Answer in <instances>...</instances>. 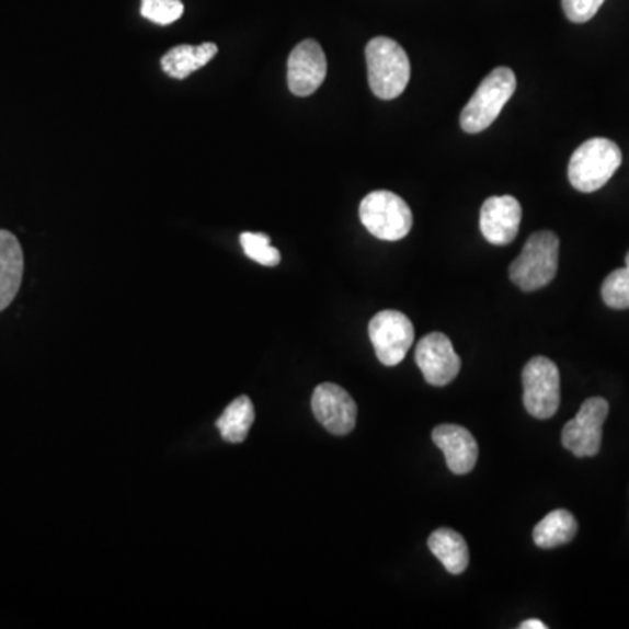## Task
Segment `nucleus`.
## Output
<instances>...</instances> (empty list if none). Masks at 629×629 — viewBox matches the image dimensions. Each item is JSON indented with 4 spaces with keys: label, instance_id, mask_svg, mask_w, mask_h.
Instances as JSON below:
<instances>
[{
    "label": "nucleus",
    "instance_id": "24",
    "mask_svg": "<svg viewBox=\"0 0 629 629\" xmlns=\"http://www.w3.org/2000/svg\"><path fill=\"white\" fill-rule=\"evenodd\" d=\"M626 266L629 267V252H628V255H626Z\"/></svg>",
    "mask_w": 629,
    "mask_h": 629
},
{
    "label": "nucleus",
    "instance_id": "5",
    "mask_svg": "<svg viewBox=\"0 0 629 629\" xmlns=\"http://www.w3.org/2000/svg\"><path fill=\"white\" fill-rule=\"evenodd\" d=\"M358 216L373 237L385 242H399L413 228V214L401 196L392 191H375L361 202Z\"/></svg>",
    "mask_w": 629,
    "mask_h": 629
},
{
    "label": "nucleus",
    "instance_id": "4",
    "mask_svg": "<svg viewBox=\"0 0 629 629\" xmlns=\"http://www.w3.org/2000/svg\"><path fill=\"white\" fill-rule=\"evenodd\" d=\"M516 91V76L508 67H499L488 73L479 84L469 104L460 114V125L467 134H481L501 116L511 96Z\"/></svg>",
    "mask_w": 629,
    "mask_h": 629
},
{
    "label": "nucleus",
    "instance_id": "12",
    "mask_svg": "<svg viewBox=\"0 0 629 629\" xmlns=\"http://www.w3.org/2000/svg\"><path fill=\"white\" fill-rule=\"evenodd\" d=\"M522 205L514 196H492L483 203L479 228L493 245H508L519 233Z\"/></svg>",
    "mask_w": 629,
    "mask_h": 629
},
{
    "label": "nucleus",
    "instance_id": "19",
    "mask_svg": "<svg viewBox=\"0 0 629 629\" xmlns=\"http://www.w3.org/2000/svg\"><path fill=\"white\" fill-rule=\"evenodd\" d=\"M240 245L247 258H251L258 264L263 266L273 267L278 266L282 261L281 252L276 251L272 245V240L264 233H247L240 235Z\"/></svg>",
    "mask_w": 629,
    "mask_h": 629
},
{
    "label": "nucleus",
    "instance_id": "10",
    "mask_svg": "<svg viewBox=\"0 0 629 629\" xmlns=\"http://www.w3.org/2000/svg\"><path fill=\"white\" fill-rule=\"evenodd\" d=\"M416 364L428 385L444 387L451 384L460 373L461 361L443 332H432L416 345Z\"/></svg>",
    "mask_w": 629,
    "mask_h": 629
},
{
    "label": "nucleus",
    "instance_id": "13",
    "mask_svg": "<svg viewBox=\"0 0 629 629\" xmlns=\"http://www.w3.org/2000/svg\"><path fill=\"white\" fill-rule=\"evenodd\" d=\"M432 441L444 453L448 469L453 474H469L478 464V441L460 425L444 423L432 431Z\"/></svg>",
    "mask_w": 629,
    "mask_h": 629
},
{
    "label": "nucleus",
    "instance_id": "16",
    "mask_svg": "<svg viewBox=\"0 0 629 629\" xmlns=\"http://www.w3.org/2000/svg\"><path fill=\"white\" fill-rule=\"evenodd\" d=\"M428 549L453 575H460L469 567V546L458 531L439 528L428 537Z\"/></svg>",
    "mask_w": 629,
    "mask_h": 629
},
{
    "label": "nucleus",
    "instance_id": "21",
    "mask_svg": "<svg viewBox=\"0 0 629 629\" xmlns=\"http://www.w3.org/2000/svg\"><path fill=\"white\" fill-rule=\"evenodd\" d=\"M140 14L156 25H172L184 14L181 0H142Z\"/></svg>",
    "mask_w": 629,
    "mask_h": 629
},
{
    "label": "nucleus",
    "instance_id": "15",
    "mask_svg": "<svg viewBox=\"0 0 629 629\" xmlns=\"http://www.w3.org/2000/svg\"><path fill=\"white\" fill-rule=\"evenodd\" d=\"M217 52L219 48L214 43H203L199 46L181 44V46L170 49L161 58V69L169 73L170 78L186 79L190 78L191 73L210 64Z\"/></svg>",
    "mask_w": 629,
    "mask_h": 629
},
{
    "label": "nucleus",
    "instance_id": "18",
    "mask_svg": "<svg viewBox=\"0 0 629 629\" xmlns=\"http://www.w3.org/2000/svg\"><path fill=\"white\" fill-rule=\"evenodd\" d=\"M254 404L247 396H240L226 408L217 420L220 436L228 443L240 444L247 439L254 425Z\"/></svg>",
    "mask_w": 629,
    "mask_h": 629
},
{
    "label": "nucleus",
    "instance_id": "9",
    "mask_svg": "<svg viewBox=\"0 0 629 629\" xmlns=\"http://www.w3.org/2000/svg\"><path fill=\"white\" fill-rule=\"evenodd\" d=\"M311 411L317 422L334 436H346L357 423V404L345 388L336 384H322L314 388Z\"/></svg>",
    "mask_w": 629,
    "mask_h": 629
},
{
    "label": "nucleus",
    "instance_id": "11",
    "mask_svg": "<svg viewBox=\"0 0 629 629\" xmlns=\"http://www.w3.org/2000/svg\"><path fill=\"white\" fill-rule=\"evenodd\" d=\"M328 73V60L322 46L317 41L299 43L287 61V84L296 96H310L322 87Z\"/></svg>",
    "mask_w": 629,
    "mask_h": 629
},
{
    "label": "nucleus",
    "instance_id": "23",
    "mask_svg": "<svg viewBox=\"0 0 629 629\" xmlns=\"http://www.w3.org/2000/svg\"><path fill=\"white\" fill-rule=\"evenodd\" d=\"M519 628H522V629H548V626L544 625V622L539 621V619H530V621L523 622V625L519 626Z\"/></svg>",
    "mask_w": 629,
    "mask_h": 629
},
{
    "label": "nucleus",
    "instance_id": "3",
    "mask_svg": "<svg viewBox=\"0 0 629 629\" xmlns=\"http://www.w3.org/2000/svg\"><path fill=\"white\" fill-rule=\"evenodd\" d=\"M560 240L552 231H537L526 240L522 254L508 267L511 281L525 293L551 284L558 272Z\"/></svg>",
    "mask_w": 629,
    "mask_h": 629
},
{
    "label": "nucleus",
    "instance_id": "17",
    "mask_svg": "<svg viewBox=\"0 0 629 629\" xmlns=\"http://www.w3.org/2000/svg\"><path fill=\"white\" fill-rule=\"evenodd\" d=\"M577 519L567 508H557L535 526L534 542L542 549H554L572 542L577 535Z\"/></svg>",
    "mask_w": 629,
    "mask_h": 629
},
{
    "label": "nucleus",
    "instance_id": "22",
    "mask_svg": "<svg viewBox=\"0 0 629 629\" xmlns=\"http://www.w3.org/2000/svg\"><path fill=\"white\" fill-rule=\"evenodd\" d=\"M605 0H561L567 18L573 23H586L595 18Z\"/></svg>",
    "mask_w": 629,
    "mask_h": 629
},
{
    "label": "nucleus",
    "instance_id": "8",
    "mask_svg": "<svg viewBox=\"0 0 629 629\" xmlns=\"http://www.w3.org/2000/svg\"><path fill=\"white\" fill-rule=\"evenodd\" d=\"M607 416L608 402L602 397H591L581 405L577 416L563 427L561 443L575 457H595L602 448Z\"/></svg>",
    "mask_w": 629,
    "mask_h": 629
},
{
    "label": "nucleus",
    "instance_id": "7",
    "mask_svg": "<svg viewBox=\"0 0 629 629\" xmlns=\"http://www.w3.org/2000/svg\"><path fill=\"white\" fill-rule=\"evenodd\" d=\"M369 338L379 363L388 367L397 366L404 361L413 345V323L401 311H379L369 322Z\"/></svg>",
    "mask_w": 629,
    "mask_h": 629
},
{
    "label": "nucleus",
    "instance_id": "2",
    "mask_svg": "<svg viewBox=\"0 0 629 629\" xmlns=\"http://www.w3.org/2000/svg\"><path fill=\"white\" fill-rule=\"evenodd\" d=\"M621 163L622 152L616 142L590 138L570 158V184L581 193H595L613 179Z\"/></svg>",
    "mask_w": 629,
    "mask_h": 629
},
{
    "label": "nucleus",
    "instance_id": "6",
    "mask_svg": "<svg viewBox=\"0 0 629 629\" xmlns=\"http://www.w3.org/2000/svg\"><path fill=\"white\" fill-rule=\"evenodd\" d=\"M560 369L548 357H534L523 369V402L534 419L557 414L561 401Z\"/></svg>",
    "mask_w": 629,
    "mask_h": 629
},
{
    "label": "nucleus",
    "instance_id": "14",
    "mask_svg": "<svg viewBox=\"0 0 629 629\" xmlns=\"http://www.w3.org/2000/svg\"><path fill=\"white\" fill-rule=\"evenodd\" d=\"M23 259L22 245L13 233L0 229V311L14 301L18 290L22 287Z\"/></svg>",
    "mask_w": 629,
    "mask_h": 629
},
{
    "label": "nucleus",
    "instance_id": "1",
    "mask_svg": "<svg viewBox=\"0 0 629 629\" xmlns=\"http://www.w3.org/2000/svg\"><path fill=\"white\" fill-rule=\"evenodd\" d=\"M367 79L373 93L393 100L404 93L411 78L410 58L390 37H375L366 46Z\"/></svg>",
    "mask_w": 629,
    "mask_h": 629
},
{
    "label": "nucleus",
    "instance_id": "20",
    "mask_svg": "<svg viewBox=\"0 0 629 629\" xmlns=\"http://www.w3.org/2000/svg\"><path fill=\"white\" fill-rule=\"evenodd\" d=\"M602 298L605 305L614 310L629 308V267H619L605 278L602 285Z\"/></svg>",
    "mask_w": 629,
    "mask_h": 629
}]
</instances>
